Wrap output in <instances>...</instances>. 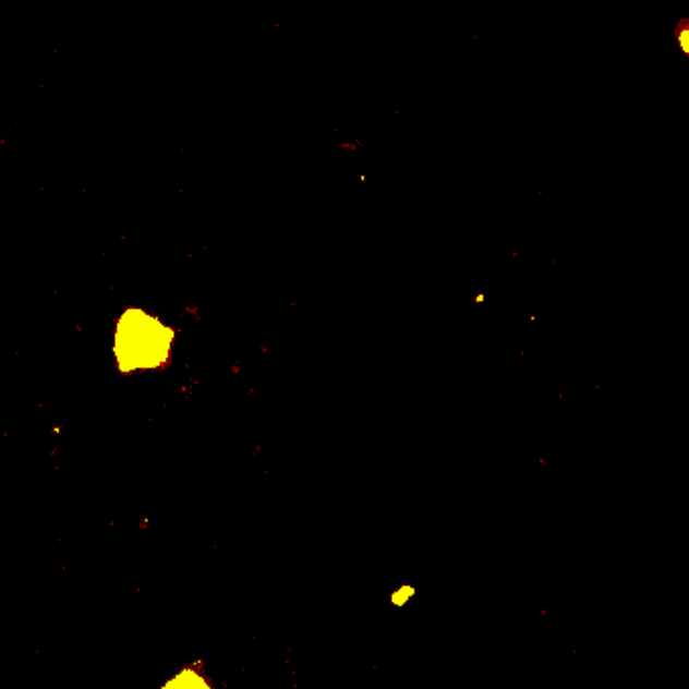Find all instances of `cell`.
<instances>
[{"label": "cell", "mask_w": 689, "mask_h": 689, "mask_svg": "<svg viewBox=\"0 0 689 689\" xmlns=\"http://www.w3.org/2000/svg\"><path fill=\"white\" fill-rule=\"evenodd\" d=\"M414 596H416V589L413 584H400L390 594V603H392V607H404L413 601Z\"/></svg>", "instance_id": "cell-3"}, {"label": "cell", "mask_w": 689, "mask_h": 689, "mask_svg": "<svg viewBox=\"0 0 689 689\" xmlns=\"http://www.w3.org/2000/svg\"><path fill=\"white\" fill-rule=\"evenodd\" d=\"M179 331L140 305H128L113 322L111 330V360L120 376L160 373L174 359Z\"/></svg>", "instance_id": "cell-1"}, {"label": "cell", "mask_w": 689, "mask_h": 689, "mask_svg": "<svg viewBox=\"0 0 689 689\" xmlns=\"http://www.w3.org/2000/svg\"><path fill=\"white\" fill-rule=\"evenodd\" d=\"M162 689H213V686L198 672L184 669L172 679H168Z\"/></svg>", "instance_id": "cell-2"}]
</instances>
